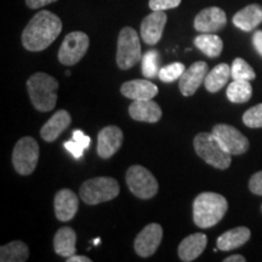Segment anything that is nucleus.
<instances>
[{
  "label": "nucleus",
  "mask_w": 262,
  "mask_h": 262,
  "mask_svg": "<svg viewBox=\"0 0 262 262\" xmlns=\"http://www.w3.org/2000/svg\"><path fill=\"white\" fill-rule=\"evenodd\" d=\"M61 32V18L51 11L42 10L33 16L22 32V45L28 51H42L56 40Z\"/></svg>",
  "instance_id": "obj_1"
},
{
  "label": "nucleus",
  "mask_w": 262,
  "mask_h": 262,
  "mask_svg": "<svg viewBox=\"0 0 262 262\" xmlns=\"http://www.w3.org/2000/svg\"><path fill=\"white\" fill-rule=\"evenodd\" d=\"M228 210L227 199L214 192H203L193 202V221L199 228L217 225Z\"/></svg>",
  "instance_id": "obj_2"
},
{
  "label": "nucleus",
  "mask_w": 262,
  "mask_h": 262,
  "mask_svg": "<svg viewBox=\"0 0 262 262\" xmlns=\"http://www.w3.org/2000/svg\"><path fill=\"white\" fill-rule=\"evenodd\" d=\"M31 102L39 112H50L56 106L58 81L44 72L34 73L27 80Z\"/></svg>",
  "instance_id": "obj_3"
},
{
  "label": "nucleus",
  "mask_w": 262,
  "mask_h": 262,
  "mask_svg": "<svg viewBox=\"0 0 262 262\" xmlns=\"http://www.w3.org/2000/svg\"><path fill=\"white\" fill-rule=\"evenodd\" d=\"M193 146L196 155L209 165L219 170H226L231 165L232 155L222 147L211 131L198 134L193 140Z\"/></svg>",
  "instance_id": "obj_4"
},
{
  "label": "nucleus",
  "mask_w": 262,
  "mask_h": 262,
  "mask_svg": "<svg viewBox=\"0 0 262 262\" xmlns=\"http://www.w3.org/2000/svg\"><path fill=\"white\" fill-rule=\"evenodd\" d=\"M120 187L116 179L101 176L85 181L81 185L79 195L88 205H97L110 202L119 194Z\"/></svg>",
  "instance_id": "obj_5"
},
{
  "label": "nucleus",
  "mask_w": 262,
  "mask_h": 262,
  "mask_svg": "<svg viewBox=\"0 0 262 262\" xmlns=\"http://www.w3.org/2000/svg\"><path fill=\"white\" fill-rule=\"evenodd\" d=\"M142 60L141 42L137 32L131 27H124L118 35L117 64L120 70L126 71Z\"/></svg>",
  "instance_id": "obj_6"
},
{
  "label": "nucleus",
  "mask_w": 262,
  "mask_h": 262,
  "mask_svg": "<svg viewBox=\"0 0 262 262\" xmlns=\"http://www.w3.org/2000/svg\"><path fill=\"white\" fill-rule=\"evenodd\" d=\"M39 160V145L31 136L17 141L12 150V165L19 175H31L37 168Z\"/></svg>",
  "instance_id": "obj_7"
},
{
  "label": "nucleus",
  "mask_w": 262,
  "mask_h": 262,
  "mask_svg": "<svg viewBox=\"0 0 262 262\" xmlns=\"http://www.w3.org/2000/svg\"><path fill=\"white\" fill-rule=\"evenodd\" d=\"M127 188L140 199H150L158 192V181L145 166L133 165L126 171Z\"/></svg>",
  "instance_id": "obj_8"
},
{
  "label": "nucleus",
  "mask_w": 262,
  "mask_h": 262,
  "mask_svg": "<svg viewBox=\"0 0 262 262\" xmlns=\"http://www.w3.org/2000/svg\"><path fill=\"white\" fill-rule=\"evenodd\" d=\"M90 39L84 32H71L66 35L58 50V61L62 64L74 66L85 56Z\"/></svg>",
  "instance_id": "obj_9"
},
{
  "label": "nucleus",
  "mask_w": 262,
  "mask_h": 262,
  "mask_svg": "<svg viewBox=\"0 0 262 262\" xmlns=\"http://www.w3.org/2000/svg\"><path fill=\"white\" fill-rule=\"evenodd\" d=\"M211 133L220 141L222 147L232 156L244 155L249 149V140L234 126L228 124H217L212 127Z\"/></svg>",
  "instance_id": "obj_10"
},
{
  "label": "nucleus",
  "mask_w": 262,
  "mask_h": 262,
  "mask_svg": "<svg viewBox=\"0 0 262 262\" xmlns=\"http://www.w3.org/2000/svg\"><path fill=\"white\" fill-rule=\"evenodd\" d=\"M163 238V228L158 224L147 225L142 231L137 234L134 242L136 254L141 257H149L156 253L159 248Z\"/></svg>",
  "instance_id": "obj_11"
},
{
  "label": "nucleus",
  "mask_w": 262,
  "mask_h": 262,
  "mask_svg": "<svg viewBox=\"0 0 262 262\" xmlns=\"http://www.w3.org/2000/svg\"><path fill=\"white\" fill-rule=\"evenodd\" d=\"M168 16L164 11H152L141 22V38L147 45H156L163 37Z\"/></svg>",
  "instance_id": "obj_12"
},
{
  "label": "nucleus",
  "mask_w": 262,
  "mask_h": 262,
  "mask_svg": "<svg viewBox=\"0 0 262 262\" xmlns=\"http://www.w3.org/2000/svg\"><path fill=\"white\" fill-rule=\"evenodd\" d=\"M209 73V67L205 62H194L185 73L180 78L179 88L183 96H192L199 89L202 84H204L206 74Z\"/></svg>",
  "instance_id": "obj_13"
},
{
  "label": "nucleus",
  "mask_w": 262,
  "mask_h": 262,
  "mask_svg": "<svg viewBox=\"0 0 262 262\" xmlns=\"http://www.w3.org/2000/svg\"><path fill=\"white\" fill-rule=\"evenodd\" d=\"M123 131L116 125L103 127L97 136V153L102 159H110L122 147Z\"/></svg>",
  "instance_id": "obj_14"
},
{
  "label": "nucleus",
  "mask_w": 262,
  "mask_h": 262,
  "mask_svg": "<svg viewBox=\"0 0 262 262\" xmlns=\"http://www.w3.org/2000/svg\"><path fill=\"white\" fill-rule=\"evenodd\" d=\"M227 24V16L224 10L211 6L202 10L194 18V28L199 33H215L221 31Z\"/></svg>",
  "instance_id": "obj_15"
},
{
  "label": "nucleus",
  "mask_w": 262,
  "mask_h": 262,
  "mask_svg": "<svg viewBox=\"0 0 262 262\" xmlns=\"http://www.w3.org/2000/svg\"><path fill=\"white\" fill-rule=\"evenodd\" d=\"M55 215L62 222L71 221L79 208V199L73 191L68 188L60 189L54 199Z\"/></svg>",
  "instance_id": "obj_16"
},
{
  "label": "nucleus",
  "mask_w": 262,
  "mask_h": 262,
  "mask_svg": "<svg viewBox=\"0 0 262 262\" xmlns=\"http://www.w3.org/2000/svg\"><path fill=\"white\" fill-rule=\"evenodd\" d=\"M123 96L133 101L152 100L158 94V86L146 79H135L125 81L120 88Z\"/></svg>",
  "instance_id": "obj_17"
},
{
  "label": "nucleus",
  "mask_w": 262,
  "mask_h": 262,
  "mask_svg": "<svg viewBox=\"0 0 262 262\" xmlns=\"http://www.w3.org/2000/svg\"><path fill=\"white\" fill-rule=\"evenodd\" d=\"M129 114L134 120L145 123L159 122L163 116L162 108L153 100L134 101L129 106Z\"/></svg>",
  "instance_id": "obj_18"
},
{
  "label": "nucleus",
  "mask_w": 262,
  "mask_h": 262,
  "mask_svg": "<svg viewBox=\"0 0 262 262\" xmlns=\"http://www.w3.org/2000/svg\"><path fill=\"white\" fill-rule=\"evenodd\" d=\"M72 117L71 114L64 110H60L54 113L50 119L44 124L40 130L41 139L47 142H54L58 139L63 131L71 125Z\"/></svg>",
  "instance_id": "obj_19"
},
{
  "label": "nucleus",
  "mask_w": 262,
  "mask_h": 262,
  "mask_svg": "<svg viewBox=\"0 0 262 262\" xmlns=\"http://www.w3.org/2000/svg\"><path fill=\"white\" fill-rule=\"evenodd\" d=\"M208 244V237L204 233H194L186 237L179 245V257L183 262L194 261L202 255Z\"/></svg>",
  "instance_id": "obj_20"
},
{
  "label": "nucleus",
  "mask_w": 262,
  "mask_h": 262,
  "mask_svg": "<svg viewBox=\"0 0 262 262\" xmlns=\"http://www.w3.org/2000/svg\"><path fill=\"white\" fill-rule=\"evenodd\" d=\"M232 22L243 32L254 31L258 25L262 24V6L258 4L245 6L233 16Z\"/></svg>",
  "instance_id": "obj_21"
},
{
  "label": "nucleus",
  "mask_w": 262,
  "mask_h": 262,
  "mask_svg": "<svg viewBox=\"0 0 262 262\" xmlns=\"http://www.w3.org/2000/svg\"><path fill=\"white\" fill-rule=\"evenodd\" d=\"M250 229L241 226V227L232 228L225 232L224 234H221L217 238V241H216V244H217V248L222 251L233 250V249H237L247 243L249 239H250Z\"/></svg>",
  "instance_id": "obj_22"
},
{
  "label": "nucleus",
  "mask_w": 262,
  "mask_h": 262,
  "mask_svg": "<svg viewBox=\"0 0 262 262\" xmlns=\"http://www.w3.org/2000/svg\"><path fill=\"white\" fill-rule=\"evenodd\" d=\"M75 243L77 234L71 227H62L58 229L54 238L55 253L62 257H71L75 255Z\"/></svg>",
  "instance_id": "obj_23"
},
{
  "label": "nucleus",
  "mask_w": 262,
  "mask_h": 262,
  "mask_svg": "<svg viewBox=\"0 0 262 262\" xmlns=\"http://www.w3.org/2000/svg\"><path fill=\"white\" fill-rule=\"evenodd\" d=\"M229 77H231V67L227 63H220L215 66L206 74V78L204 80L205 89L209 93H217V91H220L227 84Z\"/></svg>",
  "instance_id": "obj_24"
},
{
  "label": "nucleus",
  "mask_w": 262,
  "mask_h": 262,
  "mask_svg": "<svg viewBox=\"0 0 262 262\" xmlns=\"http://www.w3.org/2000/svg\"><path fill=\"white\" fill-rule=\"evenodd\" d=\"M193 42H194L196 49H199L203 54L211 58L220 56L222 49H224L222 39L214 33H202L194 38Z\"/></svg>",
  "instance_id": "obj_25"
},
{
  "label": "nucleus",
  "mask_w": 262,
  "mask_h": 262,
  "mask_svg": "<svg viewBox=\"0 0 262 262\" xmlns=\"http://www.w3.org/2000/svg\"><path fill=\"white\" fill-rule=\"evenodd\" d=\"M29 257V249L24 242L15 241L0 248L2 262H25Z\"/></svg>",
  "instance_id": "obj_26"
},
{
  "label": "nucleus",
  "mask_w": 262,
  "mask_h": 262,
  "mask_svg": "<svg viewBox=\"0 0 262 262\" xmlns=\"http://www.w3.org/2000/svg\"><path fill=\"white\" fill-rule=\"evenodd\" d=\"M227 98L233 103H245L253 96V88L249 80H233L226 91Z\"/></svg>",
  "instance_id": "obj_27"
},
{
  "label": "nucleus",
  "mask_w": 262,
  "mask_h": 262,
  "mask_svg": "<svg viewBox=\"0 0 262 262\" xmlns=\"http://www.w3.org/2000/svg\"><path fill=\"white\" fill-rule=\"evenodd\" d=\"M231 77L233 80H254L256 77L254 68L243 58L238 57L231 66Z\"/></svg>",
  "instance_id": "obj_28"
},
{
  "label": "nucleus",
  "mask_w": 262,
  "mask_h": 262,
  "mask_svg": "<svg viewBox=\"0 0 262 262\" xmlns=\"http://www.w3.org/2000/svg\"><path fill=\"white\" fill-rule=\"evenodd\" d=\"M159 52L157 50L147 51L142 56V73L146 78H155L159 74L158 68Z\"/></svg>",
  "instance_id": "obj_29"
},
{
  "label": "nucleus",
  "mask_w": 262,
  "mask_h": 262,
  "mask_svg": "<svg viewBox=\"0 0 262 262\" xmlns=\"http://www.w3.org/2000/svg\"><path fill=\"white\" fill-rule=\"evenodd\" d=\"M185 71V64L181 63V62H173V63L164 66L163 68H160L158 77L163 83H172L175 80H180Z\"/></svg>",
  "instance_id": "obj_30"
},
{
  "label": "nucleus",
  "mask_w": 262,
  "mask_h": 262,
  "mask_svg": "<svg viewBox=\"0 0 262 262\" xmlns=\"http://www.w3.org/2000/svg\"><path fill=\"white\" fill-rule=\"evenodd\" d=\"M243 123L251 129H258L262 127V103L249 108L243 114Z\"/></svg>",
  "instance_id": "obj_31"
},
{
  "label": "nucleus",
  "mask_w": 262,
  "mask_h": 262,
  "mask_svg": "<svg viewBox=\"0 0 262 262\" xmlns=\"http://www.w3.org/2000/svg\"><path fill=\"white\" fill-rule=\"evenodd\" d=\"M182 0H149L148 6L152 11H165L178 8Z\"/></svg>",
  "instance_id": "obj_32"
},
{
  "label": "nucleus",
  "mask_w": 262,
  "mask_h": 262,
  "mask_svg": "<svg viewBox=\"0 0 262 262\" xmlns=\"http://www.w3.org/2000/svg\"><path fill=\"white\" fill-rule=\"evenodd\" d=\"M64 148L67 149L75 159L83 158L85 148L80 145V143H78L75 140H71V141H67V142H64Z\"/></svg>",
  "instance_id": "obj_33"
},
{
  "label": "nucleus",
  "mask_w": 262,
  "mask_h": 262,
  "mask_svg": "<svg viewBox=\"0 0 262 262\" xmlns=\"http://www.w3.org/2000/svg\"><path fill=\"white\" fill-rule=\"evenodd\" d=\"M249 189L254 194L262 195V171L254 173L249 180Z\"/></svg>",
  "instance_id": "obj_34"
},
{
  "label": "nucleus",
  "mask_w": 262,
  "mask_h": 262,
  "mask_svg": "<svg viewBox=\"0 0 262 262\" xmlns=\"http://www.w3.org/2000/svg\"><path fill=\"white\" fill-rule=\"evenodd\" d=\"M73 140L77 141L78 143H80L81 146L84 147L85 149L89 148L90 146V137L88 135H85L81 130H74L73 131Z\"/></svg>",
  "instance_id": "obj_35"
},
{
  "label": "nucleus",
  "mask_w": 262,
  "mask_h": 262,
  "mask_svg": "<svg viewBox=\"0 0 262 262\" xmlns=\"http://www.w3.org/2000/svg\"><path fill=\"white\" fill-rule=\"evenodd\" d=\"M55 2H57V0H26V5L29 9H40Z\"/></svg>",
  "instance_id": "obj_36"
},
{
  "label": "nucleus",
  "mask_w": 262,
  "mask_h": 262,
  "mask_svg": "<svg viewBox=\"0 0 262 262\" xmlns=\"http://www.w3.org/2000/svg\"><path fill=\"white\" fill-rule=\"evenodd\" d=\"M253 44L255 50L262 57V31H256L253 35Z\"/></svg>",
  "instance_id": "obj_37"
},
{
  "label": "nucleus",
  "mask_w": 262,
  "mask_h": 262,
  "mask_svg": "<svg viewBox=\"0 0 262 262\" xmlns=\"http://www.w3.org/2000/svg\"><path fill=\"white\" fill-rule=\"evenodd\" d=\"M66 261L67 262H91V258L86 256H81V255H73V256L66 258Z\"/></svg>",
  "instance_id": "obj_38"
},
{
  "label": "nucleus",
  "mask_w": 262,
  "mask_h": 262,
  "mask_svg": "<svg viewBox=\"0 0 262 262\" xmlns=\"http://www.w3.org/2000/svg\"><path fill=\"white\" fill-rule=\"evenodd\" d=\"M244 256H242V255H232V256H228L226 257L224 262H245Z\"/></svg>",
  "instance_id": "obj_39"
},
{
  "label": "nucleus",
  "mask_w": 262,
  "mask_h": 262,
  "mask_svg": "<svg viewBox=\"0 0 262 262\" xmlns=\"http://www.w3.org/2000/svg\"><path fill=\"white\" fill-rule=\"evenodd\" d=\"M100 242H101L100 238H96V239H95V241L93 242V244H94V245H98V244H100Z\"/></svg>",
  "instance_id": "obj_40"
},
{
  "label": "nucleus",
  "mask_w": 262,
  "mask_h": 262,
  "mask_svg": "<svg viewBox=\"0 0 262 262\" xmlns=\"http://www.w3.org/2000/svg\"><path fill=\"white\" fill-rule=\"evenodd\" d=\"M261 211H262V205H261Z\"/></svg>",
  "instance_id": "obj_41"
}]
</instances>
